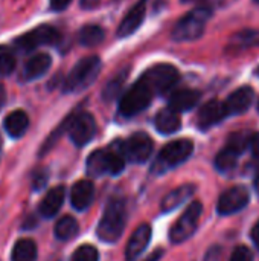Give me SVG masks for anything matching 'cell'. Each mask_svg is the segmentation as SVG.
Here are the masks:
<instances>
[{
    "label": "cell",
    "instance_id": "6da1fadb",
    "mask_svg": "<svg viewBox=\"0 0 259 261\" xmlns=\"http://www.w3.org/2000/svg\"><path fill=\"white\" fill-rule=\"evenodd\" d=\"M102 63L101 58L96 55L81 58L69 72L66 80L63 81V92L64 93H76L87 87H90L101 72Z\"/></svg>",
    "mask_w": 259,
    "mask_h": 261
},
{
    "label": "cell",
    "instance_id": "7a4b0ae2",
    "mask_svg": "<svg viewBox=\"0 0 259 261\" xmlns=\"http://www.w3.org/2000/svg\"><path fill=\"white\" fill-rule=\"evenodd\" d=\"M87 174L92 177H99L102 174L118 176L125 168V156L122 148H116V144L107 150L93 151L85 162Z\"/></svg>",
    "mask_w": 259,
    "mask_h": 261
},
{
    "label": "cell",
    "instance_id": "3957f363",
    "mask_svg": "<svg viewBox=\"0 0 259 261\" xmlns=\"http://www.w3.org/2000/svg\"><path fill=\"white\" fill-rule=\"evenodd\" d=\"M127 222L125 203L121 199H113L108 202L104 216L98 225V237L105 243H114L121 239Z\"/></svg>",
    "mask_w": 259,
    "mask_h": 261
},
{
    "label": "cell",
    "instance_id": "277c9868",
    "mask_svg": "<svg viewBox=\"0 0 259 261\" xmlns=\"http://www.w3.org/2000/svg\"><path fill=\"white\" fill-rule=\"evenodd\" d=\"M154 96L153 89L145 81L143 76H140L121 98L119 101V113L125 118H131L140 112H143Z\"/></svg>",
    "mask_w": 259,
    "mask_h": 261
},
{
    "label": "cell",
    "instance_id": "5b68a950",
    "mask_svg": "<svg viewBox=\"0 0 259 261\" xmlns=\"http://www.w3.org/2000/svg\"><path fill=\"white\" fill-rule=\"evenodd\" d=\"M211 18V9L208 8H197L182 17L174 29H172V38L176 41H192L202 37L205 32L206 23Z\"/></svg>",
    "mask_w": 259,
    "mask_h": 261
},
{
    "label": "cell",
    "instance_id": "8992f818",
    "mask_svg": "<svg viewBox=\"0 0 259 261\" xmlns=\"http://www.w3.org/2000/svg\"><path fill=\"white\" fill-rule=\"evenodd\" d=\"M60 40H61V34L56 28H53L50 24H41L23 35H20L14 41V46L18 52L29 54L40 46H55L60 43Z\"/></svg>",
    "mask_w": 259,
    "mask_h": 261
},
{
    "label": "cell",
    "instance_id": "52a82bcc",
    "mask_svg": "<svg viewBox=\"0 0 259 261\" xmlns=\"http://www.w3.org/2000/svg\"><path fill=\"white\" fill-rule=\"evenodd\" d=\"M192 151H194L192 141H189V139L172 141L162 148V151L156 161V170H159L162 173L168 168L177 167L182 162H185L192 154Z\"/></svg>",
    "mask_w": 259,
    "mask_h": 261
},
{
    "label": "cell",
    "instance_id": "ba28073f",
    "mask_svg": "<svg viewBox=\"0 0 259 261\" xmlns=\"http://www.w3.org/2000/svg\"><path fill=\"white\" fill-rule=\"evenodd\" d=\"M142 76L150 84V87L153 89L154 93L162 95V93L169 92L177 84L180 73L172 64L162 63V64H156V66L150 67Z\"/></svg>",
    "mask_w": 259,
    "mask_h": 261
},
{
    "label": "cell",
    "instance_id": "9c48e42d",
    "mask_svg": "<svg viewBox=\"0 0 259 261\" xmlns=\"http://www.w3.org/2000/svg\"><path fill=\"white\" fill-rule=\"evenodd\" d=\"M203 213V206L200 202H192L186 211L182 214V217L174 223V226L169 231V239L172 243H182L188 240L197 229L200 216Z\"/></svg>",
    "mask_w": 259,
    "mask_h": 261
},
{
    "label": "cell",
    "instance_id": "30bf717a",
    "mask_svg": "<svg viewBox=\"0 0 259 261\" xmlns=\"http://www.w3.org/2000/svg\"><path fill=\"white\" fill-rule=\"evenodd\" d=\"M153 139L142 132L131 135L125 142L121 144L124 156L136 164H143L145 161H148L153 153Z\"/></svg>",
    "mask_w": 259,
    "mask_h": 261
},
{
    "label": "cell",
    "instance_id": "8fae6325",
    "mask_svg": "<svg viewBox=\"0 0 259 261\" xmlns=\"http://www.w3.org/2000/svg\"><path fill=\"white\" fill-rule=\"evenodd\" d=\"M69 136L78 147L89 144L96 133V122L90 113H75L69 124Z\"/></svg>",
    "mask_w": 259,
    "mask_h": 261
},
{
    "label": "cell",
    "instance_id": "7c38bea8",
    "mask_svg": "<svg viewBox=\"0 0 259 261\" xmlns=\"http://www.w3.org/2000/svg\"><path fill=\"white\" fill-rule=\"evenodd\" d=\"M249 203V191L244 187H234L224 191L217 203V211L221 216L234 214Z\"/></svg>",
    "mask_w": 259,
    "mask_h": 261
},
{
    "label": "cell",
    "instance_id": "4fadbf2b",
    "mask_svg": "<svg viewBox=\"0 0 259 261\" xmlns=\"http://www.w3.org/2000/svg\"><path fill=\"white\" fill-rule=\"evenodd\" d=\"M147 2L148 0H139L130 11L128 14L122 18L119 28H118V37H130L133 32H136L140 24L145 20L147 15Z\"/></svg>",
    "mask_w": 259,
    "mask_h": 261
},
{
    "label": "cell",
    "instance_id": "5bb4252c",
    "mask_svg": "<svg viewBox=\"0 0 259 261\" xmlns=\"http://www.w3.org/2000/svg\"><path fill=\"white\" fill-rule=\"evenodd\" d=\"M253 89L246 86L238 90H235L223 104L226 115H241L249 110V107L253 102Z\"/></svg>",
    "mask_w": 259,
    "mask_h": 261
},
{
    "label": "cell",
    "instance_id": "9a60e30c",
    "mask_svg": "<svg viewBox=\"0 0 259 261\" xmlns=\"http://www.w3.org/2000/svg\"><path fill=\"white\" fill-rule=\"evenodd\" d=\"M150 240H151V228H150V225L143 223L133 232V236L128 240V245H127V249H125L127 261L136 260L145 251Z\"/></svg>",
    "mask_w": 259,
    "mask_h": 261
},
{
    "label": "cell",
    "instance_id": "2e32d148",
    "mask_svg": "<svg viewBox=\"0 0 259 261\" xmlns=\"http://www.w3.org/2000/svg\"><path fill=\"white\" fill-rule=\"evenodd\" d=\"M226 115V110H224V104L217 101V99H212L209 102H206L200 110H198V115H197V124L200 128H209L215 124H218Z\"/></svg>",
    "mask_w": 259,
    "mask_h": 261
},
{
    "label": "cell",
    "instance_id": "e0dca14e",
    "mask_svg": "<svg viewBox=\"0 0 259 261\" xmlns=\"http://www.w3.org/2000/svg\"><path fill=\"white\" fill-rule=\"evenodd\" d=\"M52 66V58L49 54H37L34 57H31L27 60V63L24 64L23 67V72H21V78L26 80V81H34L40 76H43L49 67Z\"/></svg>",
    "mask_w": 259,
    "mask_h": 261
},
{
    "label": "cell",
    "instance_id": "ac0fdd59",
    "mask_svg": "<svg viewBox=\"0 0 259 261\" xmlns=\"http://www.w3.org/2000/svg\"><path fill=\"white\" fill-rule=\"evenodd\" d=\"M93 196H95L93 184L90 180H78L73 185L72 193H70L72 206L78 211H84L92 205Z\"/></svg>",
    "mask_w": 259,
    "mask_h": 261
},
{
    "label": "cell",
    "instance_id": "d6986e66",
    "mask_svg": "<svg viewBox=\"0 0 259 261\" xmlns=\"http://www.w3.org/2000/svg\"><path fill=\"white\" fill-rule=\"evenodd\" d=\"M200 101V92L192 89H180L169 96V109L180 113L188 112L197 106Z\"/></svg>",
    "mask_w": 259,
    "mask_h": 261
},
{
    "label": "cell",
    "instance_id": "ffe728a7",
    "mask_svg": "<svg viewBox=\"0 0 259 261\" xmlns=\"http://www.w3.org/2000/svg\"><path fill=\"white\" fill-rule=\"evenodd\" d=\"M64 196H66V191H64V187H55L52 188L41 200L40 206H38V213L46 217V219H50L53 217L60 208L63 206V202H64Z\"/></svg>",
    "mask_w": 259,
    "mask_h": 261
},
{
    "label": "cell",
    "instance_id": "44dd1931",
    "mask_svg": "<svg viewBox=\"0 0 259 261\" xmlns=\"http://www.w3.org/2000/svg\"><path fill=\"white\" fill-rule=\"evenodd\" d=\"M154 125H156L157 132H160L162 135H172L180 128L182 119H180V115L177 112H174L168 107V109L160 110L156 115Z\"/></svg>",
    "mask_w": 259,
    "mask_h": 261
},
{
    "label": "cell",
    "instance_id": "7402d4cb",
    "mask_svg": "<svg viewBox=\"0 0 259 261\" xmlns=\"http://www.w3.org/2000/svg\"><path fill=\"white\" fill-rule=\"evenodd\" d=\"M29 127V118L23 110H14L5 118V130L11 138H21Z\"/></svg>",
    "mask_w": 259,
    "mask_h": 261
},
{
    "label": "cell",
    "instance_id": "603a6c76",
    "mask_svg": "<svg viewBox=\"0 0 259 261\" xmlns=\"http://www.w3.org/2000/svg\"><path fill=\"white\" fill-rule=\"evenodd\" d=\"M194 191H195V187L194 185H182V187L172 190L162 200V211L163 213H168V211H172V210L179 208L182 203H185L194 194Z\"/></svg>",
    "mask_w": 259,
    "mask_h": 261
},
{
    "label": "cell",
    "instance_id": "cb8c5ba5",
    "mask_svg": "<svg viewBox=\"0 0 259 261\" xmlns=\"http://www.w3.org/2000/svg\"><path fill=\"white\" fill-rule=\"evenodd\" d=\"M104 38H105V31L98 24H87V26L81 28V31L78 34L79 43L85 47L98 46L104 41Z\"/></svg>",
    "mask_w": 259,
    "mask_h": 261
},
{
    "label": "cell",
    "instance_id": "d4e9b609",
    "mask_svg": "<svg viewBox=\"0 0 259 261\" xmlns=\"http://www.w3.org/2000/svg\"><path fill=\"white\" fill-rule=\"evenodd\" d=\"M259 44V31H252V29H247V31H241L238 34H235L229 43V49L235 50V52H240L243 49H249V47H253V46H258Z\"/></svg>",
    "mask_w": 259,
    "mask_h": 261
},
{
    "label": "cell",
    "instance_id": "484cf974",
    "mask_svg": "<svg viewBox=\"0 0 259 261\" xmlns=\"http://www.w3.org/2000/svg\"><path fill=\"white\" fill-rule=\"evenodd\" d=\"M11 257H12V261H35L37 260V245L29 239L18 240L14 245Z\"/></svg>",
    "mask_w": 259,
    "mask_h": 261
},
{
    "label": "cell",
    "instance_id": "4316f807",
    "mask_svg": "<svg viewBox=\"0 0 259 261\" xmlns=\"http://www.w3.org/2000/svg\"><path fill=\"white\" fill-rule=\"evenodd\" d=\"M53 232L58 240H70L72 237H75L78 234V223L73 217L66 216L56 222Z\"/></svg>",
    "mask_w": 259,
    "mask_h": 261
},
{
    "label": "cell",
    "instance_id": "83f0119b",
    "mask_svg": "<svg viewBox=\"0 0 259 261\" xmlns=\"http://www.w3.org/2000/svg\"><path fill=\"white\" fill-rule=\"evenodd\" d=\"M127 76H128V70H124L119 75H116L114 78H111L105 84V87L102 90L104 101H113L114 98H118L122 93V89H124V84L127 81Z\"/></svg>",
    "mask_w": 259,
    "mask_h": 261
},
{
    "label": "cell",
    "instance_id": "f1b7e54d",
    "mask_svg": "<svg viewBox=\"0 0 259 261\" xmlns=\"http://www.w3.org/2000/svg\"><path fill=\"white\" fill-rule=\"evenodd\" d=\"M238 156H240V154H237L234 150H231V148L226 147V148H223V150L218 153V156L215 158V167H217L220 171H229V170H232V168L235 167Z\"/></svg>",
    "mask_w": 259,
    "mask_h": 261
},
{
    "label": "cell",
    "instance_id": "f546056e",
    "mask_svg": "<svg viewBox=\"0 0 259 261\" xmlns=\"http://www.w3.org/2000/svg\"><path fill=\"white\" fill-rule=\"evenodd\" d=\"M15 55L8 46H0V75L8 76L15 69Z\"/></svg>",
    "mask_w": 259,
    "mask_h": 261
},
{
    "label": "cell",
    "instance_id": "4dcf8cb0",
    "mask_svg": "<svg viewBox=\"0 0 259 261\" xmlns=\"http://www.w3.org/2000/svg\"><path fill=\"white\" fill-rule=\"evenodd\" d=\"M250 138L252 136L247 132H237V133L229 136V141H227L226 147L234 150L237 154H241L246 150V147L250 144Z\"/></svg>",
    "mask_w": 259,
    "mask_h": 261
},
{
    "label": "cell",
    "instance_id": "1f68e13d",
    "mask_svg": "<svg viewBox=\"0 0 259 261\" xmlns=\"http://www.w3.org/2000/svg\"><path fill=\"white\" fill-rule=\"evenodd\" d=\"M99 260V254L96 251L95 246L90 245H82L79 246L75 254L72 255V261H98Z\"/></svg>",
    "mask_w": 259,
    "mask_h": 261
},
{
    "label": "cell",
    "instance_id": "d6a6232c",
    "mask_svg": "<svg viewBox=\"0 0 259 261\" xmlns=\"http://www.w3.org/2000/svg\"><path fill=\"white\" fill-rule=\"evenodd\" d=\"M231 261H253V255H252V251L247 248V246H238L232 257Z\"/></svg>",
    "mask_w": 259,
    "mask_h": 261
},
{
    "label": "cell",
    "instance_id": "836d02e7",
    "mask_svg": "<svg viewBox=\"0 0 259 261\" xmlns=\"http://www.w3.org/2000/svg\"><path fill=\"white\" fill-rule=\"evenodd\" d=\"M47 182V171L46 170H38L34 173V177H32V187L34 190H41Z\"/></svg>",
    "mask_w": 259,
    "mask_h": 261
},
{
    "label": "cell",
    "instance_id": "e575fe53",
    "mask_svg": "<svg viewBox=\"0 0 259 261\" xmlns=\"http://www.w3.org/2000/svg\"><path fill=\"white\" fill-rule=\"evenodd\" d=\"M72 3V0H49V5H50V9L52 11H64L69 5Z\"/></svg>",
    "mask_w": 259,
    "mask_h": 261
},
{
    "label": "cell",
    "instance_id": "d590c367",
    "mask_svg": "<svg viewBox=\"0 0 259 261\" xmlns=\"http://www.w3.org/2000/svg\"><path fill=\"white\" fill-rule=\"evenodd\" d=\"M250 145H252V151H253V156L259 161V133L253 135L250 138Z\"/></svg>",
    "mask_w": 259,
    "mask_h": 261
},
{
    "label": "cell",
    "instance_id": "8d00e7d4",
    "mask_svg": "<svg viewBox=\"0 0 259 261\" xmlns=\"http://www.w3.org/2000/svg\"><path fill=\"white\" fill-rule=\"evenodd\" d=\"M99 2L101 0H81L79 5H81L82 9H93V8H96L99 5Z\"/></svg>",
    "mask_w": 259,
    "mask_h": 261
},
{
    "label": "cell",
    "instance_id": "74e56055",
    "mask_svg": "<svg viewBox=\"0 0 259 261\" xmlns=\"http://www.w3.org/2000/svg\"><path fill=\"white\" fill-rule=\"evenodd\" d=\"M252 239H253L255 245L259 248V222L255 225V228L252 229Z\"/></svg>",
    "mask_w": 259,
    "mask_h": 261
},
{
    "label": "cell",
    "instance_id": "f35d334b",
    "mask_svg": "<svg viewBox=\"0 0 259 261\" xmlns=\"http://www.w3.org/2000/svg\"><path fill=\"white\" fill-rule=\"evenodd\" d=\"M5 102H6V90H5V87L0 84V109L5 106Z\"/></svg>",
    "mask_w": 259,
    "mask_h": 261
},
{
    "label": "cell",
    "instance_id": "ab89813d",
    "mask_svg": "<svg viewBox=\"0 0 259 261\" xmlns=\"http://www.w3.org/2000/svg\"><path fill=\"white\" fill-rule=\"evenodd\" d=\"M162 254H163L162 251H156V252H154V254H153L150 258H147L145 261H157L159 258H160V257H162Z\"/></svg>",
    "mask_w": 259,
    "mask_h": 261
},
{
    "label": "cell",
    "instance_id": "60d3db41",
    "mask_svg": "<svg viewBox=\"0 0 259 261\" xmlns=\"http://www.w3.org/2000/svg\"><path fill=\"white\" fill-rule=\"evenodd\" d=\"M182 2H185V3H192V2H198V0H182Z\"/></svg>",
    "mask_w": 259,
    "mask_h": 261
},
{
    "label": "cell",
    "instance_id": "b9f144b4",
    "mask_svg": "<svg viewBox=\"0 0 259 261\" xmlns=\"http://www.w3.org/2000/svg\"><path fill=\"white\" fill-rule=\"evenodd\" d=\"M256 75H258V76H259V67H258V70H256Z\"/></svg>",
    "mask_w": 259,
    "mask_h": 261
},
{
    "label": "cell",
    "instance_id": "7bdbcfd3",
    "mask_svg": "<svg viewBox=\"0 0 259 261\" xmlns=\"http://www.w3.org/2000/svg\"><path fill=\"white\" fill-rule=\"evenodd\" d=\"M0 148H2V139H0Z\"/></svg>",
    "mask_w": 259,
    "mask_h": 261
},
{
    "label": "cell",
    "instance_id": "ee69618b",
    "mask_svg": "<svg viewBox=\"0 0 259 261\" xmlns=\"http://www.w3.org/2000/svg\"><path fill=\"white\" fill-rule=\"evenodd\" d=\"M258 110H259V102H258Z\"/></svg>",
    "mask_w": 259,
    "mask_h": 261
},
{
    "label": "cell",
    "instance_id": "f6af8a7d",
    "mask_svg": "<svg viewBox=\"0 0 259 261\" xmlns=\"http://www.w3.org/2000/svg\"><path fill=\"white\" fill-rule=\"evenodd\" d=\"M256 2H258V3H259V0H256Z\"/></svg>",
    "mask_w": 259,
    "mask_h": 261
}]
</instances>
